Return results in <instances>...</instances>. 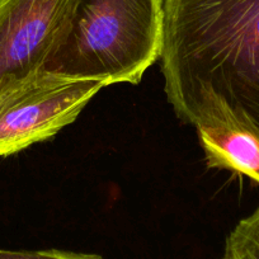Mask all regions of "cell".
Returning <instances> with one entry per match:
<instances>
[{
    "mask_svg": "<svg viewBox=\"0 0 259 259\" xmlns=\"http://www.w3.org/2000/svg\"><path fill=\"white\" fill-rule=\"evenodd\" d=\"M223 259H259V207L229 234Z\"/></svg>",
    "mask_w": 259,
    "mask_h": 259,
    "instance_id": "8992f818",
    "label": "cell"
},
{
    "mask_svg": "<svg viewBox=\"0 0 259 259\" xmlns=\"http://www.w3.org/2000/svg\"><path fill=\"white\" fill-rule=\"evenodd\" d=\"M0 259H103L98 254L46 249V250H7L0 249Z\"/></svg>",
    "mask_w": 259,
    "mask_h": 259,
    "instance_id": "52a82bcc",
    "label": "cell"
},
{
    "mask_svg": "<svg viewBox=\"0 0 259 259\" xmlns=\"http://www.w3.org/2000/svg\"><path fill=\"white\" fill-rule=\"evenodd\" d=\"M74 0H0V104L44 74Z\"/></svg>",
    "mask_w": 259,
    "mask_h": 259,
    "instance_id": "277c9868",
    "label": "cell"
},
{
    "mask_svg": "<svg viewBox=\"0 0 259 259\" xmlns=\"http://www.w3.org/2000/svg\"><path fill=\"white\" fill-rule=\"evenodd\" d=\"M160 60L182 122L224 112L259 134V0H164Z\"/></svg>",
    "mask_w": 259,
    "mask_h": 259,
    "instance_id": "6da1fadb",
    "label": "cell"
},
{
    "mask_svg": "<svg viewBox=\"0 0 259 259\" xmlns=\"http://www.w3.org/2000/svg\"><path fill=\"white\" fill-rule=\"evenodd\" d=\"M208 168L244 174L259 184V134L219 112L194 124Z\"/></svg>",
    "mask_w": 259,
    "mask_h": 259,
    "instance_id": "5b68a950",
    "label": "cell"
},
{
    "mask_svg": "<svg viewBox=\"0 0 259 259\" xmlns=\"http://www.w3.org/2000/svg\"><path fill=\"white\" fill-rule=\"evenodd\" d=\"M163 45L164 0H74L44 73L104 87L139 84Z\"/></svg>",
    "mask_w": 259,
    "mask_h": 259,
    "instance_id": "7a4b0ae2",
    "label": "cell"
},
{
    "mask_svg": "<svg viewBox=\"0 0 259 259\" xmlns=\"http://www.w3.org/2000/svg\"><path fill=\"white\" fill-rule=\"evenodd\" d=\"M103 88L101 81L69 80L44 73L0 104V156L13 155L54 138L73 123Z\"/></svg>",
    "mask_w": 259,
    "mask_h": 259,
    "instance_id": "3957f363",
    "label": "cell"
}]
</instances>
